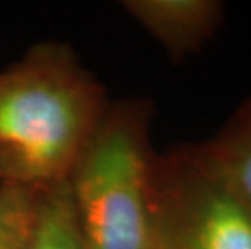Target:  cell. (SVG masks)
<instances>
[{
    "mask_svg": "<svg viewBox=\"0 0 251 249\" xmlns=\"http://www.w3.org/2000/svg\"><path fill=\"white\" fill-rule=\"evenodd\" d=\"M110 104L65 42L42 41L0 71V184L65 183Z\"/></svg>",
    "mask_w": 251,
    "mask_h": 249,
    "instance_id": "1",
    "label": "cell"
},
{
    "mask_svg": "<svg viewBox=\"0 0 251 249\" xmlns=\"http://www.w3.org/2000/svg\"><path fill=\"white\" fill-rule=\"evenodd\" d=\"M154 113L148 97L110 100L68 177L83 249H156L151 205Z\"/></svg>",
    "mask_w": 251,
    "mask_h": 249,
    "instance_id": "2",
    "label": "cell"
},
{
    "mask_svg": "<svg viewBox=\"0 0 251 249\" xmlns=\"http://www.w3.org/2000/svg\"><path fill=\"white\" fill-rule=\"evenodd\" d=\"M151 205L156 249H251V204L191 144L156 152Z\"/></svg>",
    "mask_w": 251,
    "mask_h": 249,
    "instance_id": "3",
    "label": "cell"
},
{
    "mask_svg": "<svg viewBox=\"0 0 251 249\" xmlns=\"http://www.w3.org/2000/svg\"><path fill=\"white\" fill-rule=\"evenodd\" d=\"M120 5L172 62L200 52L224 21V5L217 0H125Z\"/></svg>",
    "mask_w": 251,
    "mask_h": 249,
    "instance_id": "4",
    "label": "cell"
},
{
    "mask_svg": "<svg viewBox=\"0 0 251 249\" xmlns=\"http://www.w3.org/2000/svg\"><path fill=\"white\" fill-rule=\"evenodd\" d=\"M191 146L212 173L251 204V94L214 136Z\"/></svg>",
    "mask_w": 251,
    "mask_h": 249,
    "instance_id": "5",
    "label": "cell"
},
{
    "mask_svg": "<svg viewBox=\"0 0 251 249\" xmlns=\"http://www.w3.org/2000/svg\"><path fill=\"white\" fill-rule=\"evenodd\" d=\"M44 193L0 184V249H29Z\"/></svg>",
    "mask_w": 251,
    "mask_h": 249,
    "instance_id": "6",
    "label": "cell"
},
{
    "mask_svg": "<svg viewBox=\"0 0 251 249\" xmlns=\"http://www.w3.org/2000/svg\"><path fill=\"white\" fill-rule=\"evenodd\" d=\"M29 249H83L67 181L42 196L39 220Z\"/></svg>",
    "mask_w": 251,
    "mask_h": 249,
    "instance_id": "7",
    "label": "cell"
}]
</instances>
